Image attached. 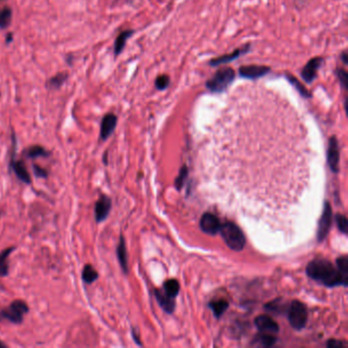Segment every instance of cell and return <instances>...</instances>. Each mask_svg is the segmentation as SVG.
<instances>
[{"mask_svg": "<svg viewBox=\"0 0 348 348\" xmlns=\"http://www.w3.org/2000/svg\"><path fill=\"white\" fill-rule=\"evenodd\" d=\"M307 276L328 287L344 285V282L337 268L327 259L318 258L310 261L306 268ZM345 286V285H344Z\"/></svg>", "mask_w": 348, "mask_h": 348, "instance_id": "obj_1", "label": "cell"}, {"mask_svg": "<svg viewBox=\"0 0 348 348\" xmlns=\"http://www.w3.org/2000/svg\"><path fill=\"white\" fill-rule=\"evenodd\" d=\"M236 78V73L232 68H222L206 81L205 87L211 93H223L227 90Z\"/></svg>", "mask_w": 348, "mask_h": 348, "instance_id": "obj_2", "label": "cell"}, {"mask_svg": "<svg viewBox=\"0 0 348 348\" xmlns=\"http://www.w3.org/2000/svg\"><path fill=\"white\" fill-rule=\"evenodd\" d=\"M220 232L226 244H227L231 249L235 251H240L244 248V245H245V236H244V234L242 233L238 226L232 222H226L221 225Z\"/></svg>", "mask_w": 348, "mask_h": 348, "instance_id": "obj_3", "label": "cell"}, {"mask_svg": "<svg viewBox=\"0 0 348 348\" xmlns=\"http://www.w3.org/2000/svg\"><path fill=\"white\" fill-rule=\"evenodd\" d=\"M29 312V306L23 300H15L7 308L0 312V321L7 319V321L21 324L24 321V316Z\"/></svg>", "mask_w": 348, "mask_h": 348, "instance_id": "obj_4", "label": "cell"}, {"mask_svg": "<svg viewBox=\"0 0 348 348\" xmlns=\"http://www.w3.org/2000/svg\"><path fill=\"white\" fill-rule=\"evenodd\" d=\"M288 318L290 325L292 326L295 330H302V329L305 327V324L307 322L306 306L303 303L294 300L289 308Z\"/></svg>", "mask_w": 348, "mask_h": 348, "instance_id": "obj_5", "label": "cell"}, {"mask_svg": "<svg viewBox=\"0 0 348 348\" xmlns=\"http://www.w3.org/2000/svg\"><path fill=\"white\" fill-rule=\"evenodd\" d=\"M271 68L267 67V65H257V64H251V65H243L240 67L238 72L239 76L243 79L247 80H257L260 78H263L267 76L268 74L271 73Z\"/></svg>", "mask_w": 348, "mask_h": 348, "instance_id": "obj_6", "label": "cell"}, {"mask_svg": "<svg viewBox=\"0 0 348 348\" xmlns=\"http://www.w3.org/2000/svg\"><path fill=\"white\" fill-rule=\"evenodd\" d=\"M250 48H251V45L249 43L243 45L241 47H239V48L235 49L234 51H232L231 53H227V54H224V55H221V56H218V58H214L212 59L209 64L211 65V67H219V65H222V64H226V63H229L231 61H234L238 60L241 55H244L246 54L250 51Z\"/></svg>", "mask_w": 348, "mask_h": 348, "instance_id": "obj_7", "label": "cell"}, {"mask_svg": "<svg viewBox=\"0 0 348 348\" xmlns=\"http://www.w3.org/2000/svg\"><path fill=\"white\" fill-rule=\"evenodd\" d=\"M323 63L324 59L321 58V56L309 60L302 70V78L303 79V81L307 84H312L317 79L318 70L321 69Z\"/></svg>", "mask_w": 348, "mask_h": 348, "instance_id": "obj_8", "label": "cell"}, {"mask_svg": "<svg viewBox=\"0 0 348 348\" xmlns=\"http://www.w3.org/2000/svg\"><path fill=\"white\" fill-rule=\"evenodd\" d=\"M331 224H332V212L330 205H329V203L327 202L325 204V210L323 212V215L321 220H319V224H318V241H322L323 239L326 238L327 234L329 233V230L331 228Z\"/></svg>", "mask_w": 348, "mask_h": 348, "instance_id": "obj_9", "label": "cell"}, {"mask_svg": "<svg viewBox=\"0 0 348 348\" xmlns=\"http://www.w3.org/2000/svg\"><path fill=\"white\" fill-rule=\"evenodd\" d=\"M220 227L221 223L214 214L206 212L202 215L200 220V228L204 233L214 235L220 231Z\"/></svg>", "mask_w": 348, "mask_h": 348, "instance_id": "obj_10", "label": "cell"}, {"mask_svg": "<svg viewBox=\"0 0 348 348\" xmlns=\"http://www.w3.org/2000/svg\"><path fill=\"white\" fill-rule=\"evenodd\" d=\"M117 123H118V118L116 115L111 114H106L105 117H103L102 121H101V125H100V139L101 140H106L112 133L117 127Z\"/></svg>", "mask_w": 348, "mask_h": 348, "instance_id": "obj_11", "label": "cell"}, {"mask_svg": "<svg viewBox=\"0 0 348 348\" xmlns=\"http://www.w3.org/2000/svg\"><path fill=\"white\" fill-rule=\"evenodd\" d=\"M111 209V200L108 196L101 195L95 204V219L97 223L105 221L109 214Z\"/></svg>", "mask_w": 348, "mask_h": 348, "instance_id": "obj_12", "label": "cell"}, {"mask_svg": "<svg viewBox=\"0 0 348 348\" xmlns=\"http://www.w3.org/2000/svg\"><path fill=\"white\" fill-rule=\"evenodd\" d=\"M328 162L329 165H330L331 170L337 173L338 165H339V145H338V141L335 137H332L329 141Z\"/></svg>", "mask_w": 348, "mask_h": 348, "instance_id": "obj_13", "label": "cell"}, {"mask_svg": "<svg viewBox=\"0 0 348 348\" xmlns=\"http://www.w3.org/2000/svg\"><path fill=\"white\" fill-rule=\"evenodd\" d=\"M256 326L262 333H277L279 331L278 324L269 316H259L256 318Z\"/></svg>", "mask_w": 348, "mask_h": 348, "instance_id": "obj_14", "label": "cell"}, {"mask_svg": "<svg viewBox=\"0 0 348 348\" xmlns=\"http://www.w3.org/2000/svg\"><path fill=\"white\" fill-rule=\"evenodd\" d=\"M12 167L16 175V177L20 179V180L24 183L30 184L31 183V176L27 170V166L22 161H13L12 162Z\"/></svg>", "mask_w": 348, "mask_h": 348, "instance_id": "obj_15", "label": "cell"}, {"mask_svg": "<svg viewBox=\"0 0 348 348\" xmlns=\"http://www.w3.org/2000/svg\"><path fill=\"white\" fill-rule=\"evenodd\" d=\"M133 34H134V30H126V31H123L119 34V36L117 37V39L115 41V47H114V51H115L116 56L120 55L121 52H123L128 39L130 38V37H132V35Z\"/></svg>", "mask_w": 348, "mask_h": 348, "instance_id": "obj_16", "label": "cell"}, {"mask_svg": "<svg viewBox=\"0 0 348 348\" xmlns=\"http://www.w3.org/2000/svg\"><path fill=\"white\" fill-rule=\"evenodd\" d=\"M286 79L288 80V82L291 84V85L294 87V89L300 94V96L305 98V99L313 97V94L310 93V91L303 85V83H300L297 78L292 76V75L287 74L286 75Z\"/></svg>", "mask_w": 348, "mask_h": 348, "instance_id": "obj_17", "label": "cell"}, {"mask_svg": "<svg viewBox=\"0 0 348 348\" xmlns=\"http://www.w3.org/2000/svg\"><path fill=\"white\" fill-rule=\"evenodd\" d=\"M157 302L161 304V306L166 310V313H173L175 309V299L167 296L164 291H156L155 292Z\"/></svg>", "mask_w": 348, "mask_h": 348, "instance_id": "obj_18", "label": "cell"}, {"mask_svg": "<svg viewBox=\"0 0 348 348\" xmlns=\"http://www.w3.org/2000/svg\"><path fill=\"white\" fill-rule=\"evenodd\" d=\"M117 256L119 258V262L123 269V271L128 272V257H127V249H126V243L123 236H121L120 243L117 247Z\"/></svg>", "mask_w": 348, "mask_h": 348, "instance_id": "obj_19", "label": "cell"}, {"mask_svg": "<svg viewBox=\"0 0 348 348\" xmlns=\"http://www.w3.org/2000/svg\"><path fill=\"white\" fill-rule=\"evenodd\" d=\"M15 250V247H9L0 252V277L8 275V257Z\"/></svg>", "mask_w": 348, "mask_h": 348, "instance_id": "obj_20", "label": "cell"}, {"mask_svg": "<svg viewBox=\"0 0 348 348\" xmlns=\"http://www.w3.org/2000/svg\"><path fill=\"white\" fill-rule=\"evenodd\" d=\"M24 154L27 155L29 158H36L38 156H43V157L49 156L50 153L47 151L44 147H42L40 145H34V146H31L28 148L27 150H25Z\"/></svg>", "mask_w": 348, "mask_h": 348, "instance_id": "obj_21", "label": "cell"}, {"mask_svg": "<svg viewBox=\"0 0 348 348\" xmlns=\"http://www.w3.org/2000/svg\"><path fill=\"white\" fill-rule=\"evenodd\" d=\"M67 79H68L67 73H59L56 74L54 77L49 79L48 83H47V86H48L49 89H59L63 85Z\"/></svg>", "mask_w": 348, "mask_h": 348, "instance_id": "obj_22", "label": "cell"}, {"mask_svg": "<svg viewBox=\"0 0 348 348\" xmlns=\"http://www.w3.org/2000/svg\"><path fill=\"white\" fill-rule=\"evenodd\" d=\"M179 290H180V285H179L178 281L174 279L166 281L164 284V292L171 298L175 299V297L179 293Z\"/></svg>", "mask_w": 348, "mask_h": 348, "instance_id": "obj_23", "label": "cell"}, {"mask_svg": "<svg viewBox=\"0 0 348 348\" xmlns=\"http://www.w3.org/2000/svg\"><path fill=\"white\" fill-rule=\"evenodd\" d=\"M82 278L87 284H91L98 279V272L91 265H86L82 272Z\"/></svg>", "mask_w": 348, "mask_h": 348, "instance_id": "obj_24", "label": "cell"}, {"mask_svg": "<svg viewBox=\"0 0 348 348\" xmlns=\"http://www.w3.org/2000/svg\"><path fill=\"white\" fill-rule=\"evenodd\" d=\"M13 17V11L11 7H3L0 11V29H6L11 25Z\"/></svg>", "mask_w": 348, "mask_h": 348, "instance_id": "obj_25", "label": "cell"}, {"mask_svg": "<svg viewBox=\"0 0 348 348\" xmlns=\"http://www.w3.org/2000/svg\"><path fill=\"white\" fill-rule=\"evenodd\" d=\"M337 270L344 282V285H347V276H348V258L342 257L337 259Z\"/></svg>", "mask_w": 348, "mask_h": 348, "instance_id": "obj_26", "label": "cell"}, {"mask_svg": "<svg viewBox=\"0 0 348 348\" xmlns=\"http://www.w3.org/2000/svg\"><path fill=\"white\" fill-rule=\"evenodd\" d=\"M171 79L167 75H161L154 81V86L158 91H165L170 86Z\"/></svg>", "mask_w": 348, "mask_h": 348, "instance_id": "obj_27", "label": "cell"}, {"mask_svg": "<svg viewBox=\"0 0 348 348\" xmlns=\"http://www.w3.org/2000/svg\"><path fill=\"white\" fill-rule=\"evenodd\" d=\"M211 307L213 310L215 317H221L226 309L228 307V303L225 302V300H218V302H214L211 303Z\"/></svg>", "mask_w": 348, "mask_h": 348, "instance_id": "obj_28", "label": "cell"}, {"mask_svg": "<svg viewBox=\"0 0 348 348\" xmlns=\"http://www.w3.org/2000/svg\"><path fill=\"white\" fill-rule=\"evenodd\" d=\"M335 74H336L338 80H339V82H340L341 87L344 90H346L347 89V82H348V74H347V72L344 69L338 68L335 71Z\"/></svg>", "mask_w": 348, "mask_h": 348, "instance_id": "obj_29", "label": "cell"}, {"mask_svg": "<svg viewBox=\"0 0 348 348\" xmlns=\"http://www.w3.org/2000/svg\"><path fill=\"white\" fill-rule=\"evenodd\" d=\"M336 222L338 225V228L343 233L346 234L347 233V220L342 214H337L336 215Z\"/></svg>", "mask_w": 348, "mask_h": 348, "instance_id": "obj_30", "label": "cell"}, {"mask_svg": "<svg viewBox=\"0 0 348 348\" xmlns=\"http://www.w3.org/2000/svg\"><path fill=\"white\" fill-rule=\"evenodd\" d=\"M258 341L263 345V346H272V344H274L276 342V338L272 337L271 335H267V333L265 335H261L259 338H258Z\"/></svg>", "mask_w": 348, "mask_h": 348, "instance_id": "obj_31", "label": "cell"}, {"mask_svg": "<svg viewBox=\"0 0 348 348\" xmlns=\"http://www.w3.org/2000/svg\"><path fill=\"white\" fill-rule=\"evenodd\" d=\"M33 170H34L35 175L38 178H47V176H48V172L45 171L43 167L37 166V165H33Z\"/></svg>", "mask_w": 348, "mask_h": 348, "instance_id": "obj_32", "label": "cell"}, {"mask_svg": "<svg viewBox=\"0 0 348 348\" xmlns=\"http://www.w3.org/2000/svg\"><path fill=\"white\" fill-rule=\"evenodd\" d=\"M327 346L328 347H341L342 343L340 341H337V340H330L328 342Z\"/></svg>", "mask_w": 348, "mask_h": 348, "instance_id": "obj_33", "label": "cell"}, {"mask_svg": "<svg viewBox=\"0 0 348 348\" xmlns=\"http://www.w3.org/2000/svg\"><path fill=\"white\" fill-rule=\"evenodd\" d=\"M340 60L343 61L344 64H347L348 63V53L346 50H344L341 55H340Z\"/></svg>", "mask_w": 348, "mask_h": 348, "instance_id": "obj_34", "label": "cell"}, {"mask_svg": "<svg viewBox=\"0 0 348 348\" xmlns=\"http://www.w3.org/2000/svg\"><path fill=\"white\" fill-rule=\"evenodd\" d=\"M12 38H13V35H12V34H9V35L7 36V39H6V42H7V43H9V42H11V41H12Z\"/></svg>", "mask_w": 348, "mask_h": 348, "instance_id": "obj_35", "label": "cell"}, {"mask_svg": "<svg viewBox=\"0 0 348 348\" xmlns=\"http://www.w3.org/2000/svg\"><path fill=\"white\" fill-rule=\"evenodd\" d=\"M5 347H7L6 344H4V343H2V342H0V348H5Z\"/></svg>", "mask_w": 348, "mask_h": 348, "instance_id": "obj_36", "label": "cell"}]
</instances>
